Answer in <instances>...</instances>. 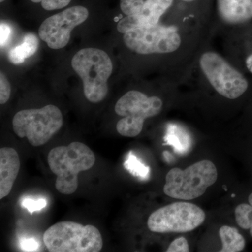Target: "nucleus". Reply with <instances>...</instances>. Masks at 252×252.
<instances>
[{"label": "nucleus", "instance_id": "20e7f679", "mask_svg": "<svg viewBox=\"0 0 252 252\" xmlns=\"http://www.w3.org/2000/svg\"><path fill=\"white\" fill-rule=\"evenodd\" d=\"M43 240L50 252H99L103 247L102 235L95 226L69 220L49 227Z\"/></svg>", "mask_w": 252, "mask_h": 252}, {"label": "nucleus", "instance_id": "393cba45", "mask_svg": "<svg viewBox=\"0 0 252 252\" xmlns=\"http://www.w3.org/2000/svg\"><path fill=\"white\" fill-rule=\"evenodd\" d=\"M11 34V28L6 23H1L0 25V45L1 47L6 44Z\"/></svg>", "mask_w": 252, "mask_h": 252}, {"label": "nucleus", "instance_id": "1a4fd4ad", "mask_svg": "<svg viewBox=\"0 0 252 252\" xmlns=\"http://www.w3.org/2000/svg\"><path fill=\"white\" fill-rule=\"evenodd\" d=\"M209 17L212 38L225 35L252 23V0H215Z\"/></svg>", "mask_w": 252, "mask_h": 252}, {"label": "nucleus", "instance_id": "412c9836", "mask_svg": "<svg viewBox=\"0 0 252 252\" xmlns=\"http://www.w3.org/2000/svg\"><path fill=\"white\" fill-rule=\"evenodd\" d=\"M11 94V86L7 78L1 72L0 74V103L4 104L7 102Z\"/></svg>", "mask_w": 252, "mask_h": 252}, {"label": "nucleus", "instance_id": "6ab92c4d", "mask_svg": "<svg viewBox=\"0 0 252 252\" xmlns=\"http://www.w3.org/2000/svg\"><path fill=\"white\" fill-rule=\"evenodd\" d=\"M47 205L46 199L35 198L32 197H26L21 200V206L28 210L30 213L32 214L36 211H40Z\"/></svg>", "mask_w": 252, "mask_h": 252}, {"label": "nucleus", "instance_id": "9d476101", "mask_svg": "<svg viewBox=\"0 0 252 252\" xmlns=\"http://www.w3.org/2000/svg\"><path fill=\"white\" fill-rule=\"evenodd\" d=\"M222 36L223 54L252 79V23Z\"/></svg>", "mask_w": 252, "mask_h": 252}, {"label": "nucleus", "instance_id": "b1692460", "mask_svg": "<svg viewBox=\"0 0 252 252\" xmlns=\"http://www.w3.org/2000/svg\"><path fill=\"white\" fill-rule=\"evenodd\" d=\"M38 245L37 242L33 238H24L21 241V248L23 251H36L38 249Z\"/></svg>", "mask_w": 252, "mask_h": 252}, {"label": "nucleus", "instance_id": "7ed1b4c3", "mask_svg": "<svg viewBox=\"0 0 252 252\" xmlns=\"http://www.w3.org/2000/svg\"><path fill=\"white\" fill-rule=\"evenodd\" d=\"M164 105L160 96L148 95L138 90L127 91L114 107L117 115L122 117L116 126L117 132L124 137H137L143 130L145 121L158 116Z\"/></svg>", "mask_w": 252, "mask_h": 252}, {"label": "nucleus", "instance_id": "4be33fe9", "mask_svg": "<svg viewBox=\"0 0 252 252\" xmlns=\"http://www.w3.org/2000/svg\"><path fill=\"white\" fill-rule=\"evenodd\" d=\"M167 252H189V245L187 239L184 237L175 239L167 248Z\"/></svg>", "mask_w": 252, "mask_h": 252}, {"label": "nucleus", "instance_id": "f3484780", "mask_svg": "<svg viewBox=\"0 0 252 252\" xmlns=\"http://www.w3.org/2000/svg\"><path fill=\"white\" fill-rule=\"evenodd\" d=\"M235 220L239 227L250 230L252 237V207L250 204H240L235 210Z\"/></svg>", "mask_w": 252, "mask_h": 252}, {"label": "nucleus", "instance_id": "4468645a", "mask_svg": "<svg viewBox=\"0 0 252 252\" xmlns=\"http://www.w3.org/2000/svg\"><path fill=\"white\" fill-rule=\"evenodd\" d=\"M219 235L222 243L220 252H240L245 249V238L235 227L223 225L220 228Z\"/></svg>", "mask_w": 252, "mask_h": 252}, {"label": "nucleus", "instance_id": "dca6fc26", "mask_svg": "<svg viewBox=\"0 0 252 252\" xmlns=\"http://www.w3.org/2000/svg\"><path fill=\"white\" fill-rule=\"evenodd\" d=\"M124 167L131 175L138 177L140 180H147L150 176L149 167L142 164L132 152L127 154L126 161L124 162Z\"/></svg>", "mask_w": 252, "mask_h": 252}, {"label": "nucleus", "instance_id": "bb28decb", "mask_svg": "<svg viewBox=\"0 0 252 252\" xmlns=\"http://www.w3.org/2000/svg\"><path fill=\"white\" fill-rule=\"evenodd\" d=\"M223 188H224L225 189V190H227V189H226V187H225V186H223Z\"/></svg>", "mask_w": 252, "mask_h": 252}, {"label": "nucleus", "instance_id": "2eb2a0df", "mask_svg": "<svg viewBox=\"0 0 252 252\" xmlns=\"http://www.w3.org/2000/svg\"><path fill=\"white\" fill-rule=\"evenodd\" d=\"M165 140L167 144L173 146L180 153L187 152L190 147V137L188 131L180 124L170 123L167 124Z\"/></svg>", "mask_w": 252, "mask_h": 252}, {"label": "nucleus", "instance_id": "423d86ee", "mask_svg": "<svg viewBox=\"0 0 252 252\" xmlns=\"http://www.w3.org/2000/svg\"><path fill=\"white\" fill-rule=\"evenodd\" d=\"M12 124L18 137H26L33 147H40L61 130L63 114L59 107L53 104L40 109H23L15 114Z\"/></svg>", "mask_w": 252, "mask_h": 252}, {"label": "nucleus", "instance_id": "c85d7f7f", "mask_svg": "<svg viewBox=\"0 0 252 252\" xmlns=\"http://www.w3.org/2000/svg\"><path fill=\"white\" fill-rule=\"evenodd\" d=\"M5 0H0V1H1V2H3V1H4Z\"/></svg>", "mask_w": 252, "mask_h": 252}, {"label": "nucleus", "instance_id": "9b49d317", "mask_svg": "<svg viewBox=\"0 0 252 252\" xmlns=\"http://www.w3.org/2000/svg\"><path fill=\"white\" fill-rule=\"evenodd\" d=\"M179 4L177 0H148L137 14L126 16L119 21L117 31L121 34L134 28L157 23Z\"/></svg>", "mask_w": 252, "mask_h": 252}, {"label": "nucleus", "instance_id": "6e6552de", "mask_svg": "<svg viewBox=\"0 0 252 252\" xmlns=\"http://www.w3.org/2000/svg\"><path fill=\"white\" fill-rule=\"evenodd\" d=\"M89 11L81 6L68 8L46 18L39 28V37L52 49H61L67 45L74 28L86 21Z\"/></svg>", "mask_w": 252, "mask_h": 252}, {"label": "nucleus", "instance_id": "a211bd4d", "mask_svg": "<svg viewBox=\"0 0 252 252\" xmlns=\"http://www.w3.org/2000/svg\"><path fill=\"white\" fill-rule=\"evenodd\" d=\"M148 0H120V8L125 16L137 14Z\"/></svg>", "mask_w": 252, "mask_h": 252}, {"label": "nucleus", "instance_id": "a878e982", "mask_svg": "<svg viewBox=\"0 0 252 252\" xmlns=\"http://www.w3.org/2000/svg\"><path fill=\"white\" fill-rule=\"evenodd\" d=\"M248 200L249 203H250V205L252 207V193L249 195Z\"/></svg>", "mask_w": 252, "mask_h": 252}, {"label": "nucleus", "instance_id": "39448f33", "mask_svg": "<svg viewBox=\"0 0 252 252\" xmlns=\"http://www.w3.org/2000/svg\"><path fill=\"white\" fill-rule=\"evenodd\" d=\"M217 177L216 166L208 160L195 162L185 170L175 167L165 177L164 193L179 200H193L202 196Z\"/></svg>", "mask_w": 252, "mask_h": 252}, {"label": "nucleus", "instance_id": "f8f14e48", "mask_svg": "<svg viewBox=\"0 0 252 252\" xmlns=\"http://www.w3.org/2000/svg\"><path fill=\"white\" fill-rule=\"evenodd\" d=\"M20 167L19 155L16 149L11 147L0 149V199L11 193Z\"/></svg>", "mask_w": 252, "mask_h": 252}, {"label": "nucleus", "instance_id": "f257e3e1", "mask_svg": "<svg viewBox=\"0 0 252 252\" xmlns=\"http://www.w3.org/2000/svg\"><path fill=\"white\" fill-rule=\"evenodd\" d=\"M47 161L50 170L57 177L55 187L58 191L71 195L77 190L78 175L94 167L95 156L85 144L73 142L51 149Z\"/></svg>", "mask_w": 252, "mask_h": 252}, {"label": "nucleus", "instance_id": "cd10ccee", "mask_svg": "<svg viewBox=\"0 0 252 252\" xmlns=\"http://www.w3.org/2000/svg\"><path fill=\"white\" fill-rule=\"evenodd\" d=\"M235 195H234V194H233V195H231V197H233H233H235Z\"/></svg>", "mask_w": 252, "mask_h": 252}, {"label": "nucleus", "instance_id": "5701e85b", "mask_svg": "<svg viewBox=\"0 0 252 252\" xmlns=\"http://www.w3.org/2000/svg\"><path fill=\"white\" fill-rule=\"evenodd\" d=\"M179 3L188 9L194 10V11H198V12L203 13V14L208 15V13L205 12L200 8L199 4L201 3L202 0H177Z\"/></svg>", "mask_w": 252, "mask_h": 252}, {"label": "nucleus", "instance_id": "ddd939ff", "mask_svg": "<svg viewBox=\"0 0 252 252\" xmlns=\"http://www.w3.org/2000/svg\"><path fill=\"white\" fill-rule=\"evenodd\" d=\"M39 46V40L35 34L28 33L25 35L21 45L10 50L8 57L10 62L14 64H22L28 58L35 54Z\"/></svg>", "mask_w": 252, "mask_h": 252}, {"label": "nucleus", "instance_id": "f03ea898", "mask_svg": "<svg viewBox=\"0 0 252 252\" xmlns=\"http://www.w3.org/2000/svg\"><path fill=\"white\" fill-rule=\"evenodd\" d=\"M71 64L82 79L86 98L93 103L103 100L108 94L107 81L113 72L108 54L100 49L86 48L74 55Z\"/></svg>", "mask_w": 252, "mask_h": 252}, {"label": "nucleus", "instance_id": "aec40b11", "mask_svg": "<svg viewBox=\"0 0 252 252\" xmlns=\"http://www.w3.org/2000/svg\"><path fill=\"white\" fill-rule=\"evenodd\" d=\"M34 3H41L43 9L46 11H54L65 7L71 0H31Z\"/></svg>", "mask_w": 252, "mask_h": 252}, {"label": "nucleus", "instance_id": "0eeeda50", "mask_svg": "<svg viewBox=\"0 0 252 252\" xmlns=\"http://www.w3.org/2000/svg\"><path fill=\"white\" fill-rule=\"evenodd\" d=\"M205 218V212L195 204L177 202L152 212L147 225L154 233H187L203 224Z\"/></svg>", "mask_w": 252, "mask_h": 252}]
</instances>
